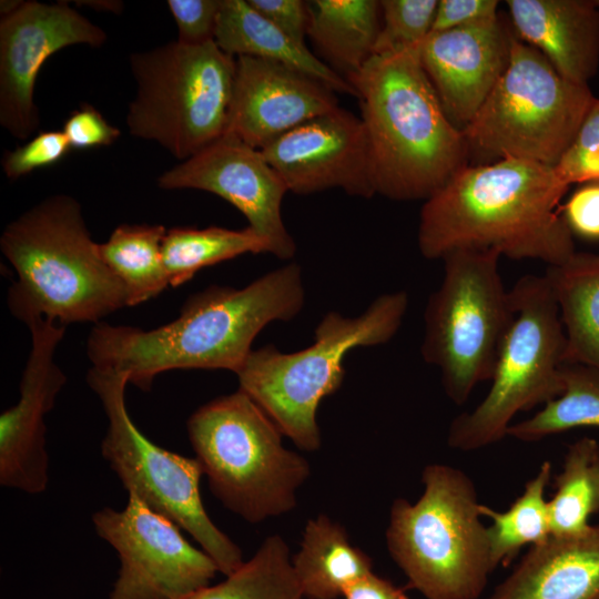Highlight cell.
I'll use <instances>...</instances> for the list:
<instances>
[{
	"mask_svg": "<svg viewBox=\"0 0 599 599\" xmlns=\"http://www.w3.org/2000/svg\"><path fill=\"white\" fill-rule=\"evenodd\" d=\"M303 305L302 271L291 263L242 288L213 285L197 292L174 321L153 329L94 324L87 354L92 366L123 372L143 390L171 369L236 374L258 333L271 322L294 318Z\"/></svg>",
	"mask_w": 599,
	"mask_h": 599,
	"instance_id": "6da1fadb",
	"label": "cell"
},
{
	"mask_svg": "<svg viewBox=\"0 0 599 599\" xmlns=\"http://www.w3.org/2000/svg\"><path fill=\"white\" fill-rule=\"evenodd\" d=\"M568 189L554 167L535 162L469 164L424 202L419 251L441 260L460 248L495 250L559 265L576 252L561 211Z\"/></svg>",
	"mask_w": 599,
	"mask_h": 599,
	"instance_id": "7a4b0ae2",
	"label": "cell"
},
{
	"mask_svg": "<svg viewBox=\"0 0 599 599\" xmlns=\"http://www.w3.org/2000/svg\"><path fill=\"white\" fill-rule=\"evenodd\" d=\"M419 48L375 54L347 81L359 100L375 193L426 201L470 164L461 130L447 118Z\"/></svg>",
	"mask_w": 599,
	"mask_h": 599,
	"instance_id": "3957f363",
	"label": "cell"
},
{
	"mask_svg": "<svg viewBox=\"0 0 599 599\" xmlns=\"http://www.w3.org/2000/svg\"><path fill=\"white\" fill-rule=\"evenodd\" d=\"M0 248L17 273L8 307L26 325L40 317L62 326L98 324L129 306L124 286L104 263L80 203L70 195L49 196L11 221Z\"/></svg>",
	"mask_w": 599,
	"mask_h": 599,
	"instance_id": "277c9868",
	"label": "cell"
},
{
	"mask_svg": "<svg viewBox=\"0 0 599 599\" xmlns=\"http://www.w3.org/2000/svg\"><path fill=\"white\" fill-rule=\"evenodd\" d=\"M422 480L416 502L397 498L392 505L388 551L426 599H477L496 568L475 485L444 464L426 466Z\"/></svg>",
	"mask_w": 599,
	"mask_h": 599,
	"instance_id": "5b68a950",
	"label": "cell"
},
{
	"mask_svg": "<svg viewBox=\"0 0 599 599\" xmlns=\"http://www.w3.org/2000/svg\"><path fill=\"white\" fill-rule=\"evenodd\" d=\"M408 301L407 293L399 291L378 296L356 317L329 312L318 323L313 344L302 351L283 353L274 345L252 351L236 373L238 389L297 447L317 450V408L341 387L346 354L355 347L392 339L402 325Z\"/></svg>",
	"mask_w": 599,
	"mask_h": 599,
	"instance_id": "8992f818",
	"label": "cell"
},
{
	"mask_svg": "<svg viewBox=\"0 0 599 599\" xmlns=\"http://www.w3.org/2000/svg\"><path fill=\"white\" fill-rule=\"evenodd\" d=\"M186 427L212 493L232 512L257 524L296 506L308 461L284 447L278 427L244 392L199 407Z\"/></svg>",
	"mask_w": 599,
	"mask_h": 599,
	"instance_id": "52a82bcc",
	"label": "cell"
},
{
	"mask_svg": "<svg viewBox=\"0 0 599 599\" xmlns=\"http://www.w3.org/2000/svg\"><path fill=\"white\" fill-rule=\"evenodd\" d=\"M235 57L215 41H175L134 52L130 70L135 95L125 124L131 135L153 141L181 162L225 134Z\"/></svg>",
	"mask_w": 599,
	"mask_h": 599,
	"instance_id": "ba28073f",
	"label": "cell"
},
{
	"mask_svg": "<svg viewBox=\"0 0 599 599\" xmlns=\"http://www.w3.org/2000/svg\"><path fill=\"white\" fill-rule=\"evenodd\" d=\"M595 99L516 35L508 68L463 130L470 164L524 160L555 167Z\"/></svg>",
	"mask_w": 599,
	"mask_h": 599,
	"instance_id": "9c48e42d",
	"label": "cell"
},
{
	"mask_svg": "<svg viewBox=\"0 0 599 599\" xmlns=\"http://www.w3.org/2000/svg\"><path fill=\"white\" fill-rule=\"evenodd\" d=\"M500 257L495 250L447 253L441 283L426 305L422 356L439 369L443 388L456 405L466 403L478 384L490 382L515 318Z\"/></svg>",
	"mask_w": 599,
	"mask_h": 599,
	"instance_id": "30bf717a",
	"label": "cell"
},
{
	"mask_svg": "<svg viewBox=\"0 0 599 599\" xmlns=\"http://www.w3.org/2000/svg\"><path fill=\"white\" fill-rule=\"evenodd\" d=\"M515 318L502 342L490 388L448 429V445L474 451L507 436L514 417L544 406L564 390L566 338L559 309L544 275H526L510 290Z\"/></svg>",
	"mask_w": 599,
	"mask_h": 599,
	"instance_id": "8fae6325",
	"label": "cell"
},
{
	"mask_svg": "<svg viewBox=\"0 0 599 599\" xmlns=\"http://www.w3.org/2000/svg\"><path fill=\"white\" fill-rule=\"evenodd\" d=\"M89 387L108 418L101 454L128 494L187 531L225 577L244 562L240 547L209 517L200 491L203 470L196 458L162 448L145 437L125 405L129 376L92 366Z\"/></svg>",
	"mask_w": 599,
	"mask_h": 599,
	"instance_id": "7c38bea8",
	"label": "cell"
},
{
	"mask_svg": "<svg viewBox=\"0 0 599 599\" xmlns=\"http://www.w3.org/2000/svg\"><path fill=\"white\" fill-rule=\"evenodd\" d=\"M92 524L119 557L109 599H189L220 572L176 524L133 494L121 510L104 507L95 511Z\"/></svg>",
	"mask_w": 599,
	"mask_h": 599,
	"instance_id": "4fadbf2b",
	"label": "cell"
},
{
	"mask_svg": "<svg viewBox=\"0 0 599 599\" xmlns=\"http://www.w3.org/2000/svg\"><path fill=\"white\" fill-rule=\"evenodd\" d=\"M106 33L67 2L22 1L0 20V124L27 140L40 125L34 87L44 62L75 44L100 48Z\"/></svg>",
	"mask_w": 599,
	"mask_h": 599,
	"instance_id": "5bb4252c",
	"label": "cell"
},
{
	"mask_svg": "<svg viewBox=\"0 0 599 599\" xmlns=\"http://www.w3.org/2000/svg\"><path fill=\"white\" fill-rule=\"evenodd\" d=\"M163 190L192 189L213 193L235 206L267 244L268 253L291 258L296 245L282 217L288 189L262 154L224 134L211 145L158 177Z\"/></svg>",
	"mask_w": 599,
	"mask_h": 599,
	"instance_id": "9a60e30c",
	"label": "cell"
},
{
	"mask_svg": "<svg viewBox=\"0 0 599 599\" xmlns=\"http://www.w3.org/2000/svg\"><path fill=\"white\" fill-rule=\"evenodd\" d=\"M261 152L288 192L306 195L337 187L364 199L376 194L364 122L339 106L297 125Z\"/></svg>",
	"mask_w": 599,
	"mask_h": 599,
	"instance_id": "2e32d148",
	"label": "cell"
},
{
	"mask_svg": "<svg viewBox=\"0 0 599 599\" xmlns=\"http://www.w3.org/2000/svg\"><path fill=\"white\" fill-rule=\"evenodd\" d=\"M27 326L31 348L20 380L19 400L0 415V485L38 495L49 484L44 417L67 383L54 362L65 326L42 317Z\"/></svg>",
	"mask_w": 599,
	"mask_h": 599,
	"instance_id": "e0dca14e",
	"label": "cell"
},
{
	"mask_svg": "<svg viewBox=\"0 0 599 599\" xmlns=\"http://www.w3.org/2000/svg\"><path fill=\"white\" fill-rule=\"evenodd\" d=\"M516 38L502 14L430 32L419 59L449 121L464 130L486 101L510 62Z\"/></svg>",
	"mask_w": 599,
	"mask_h": 599,
	"instance_id": "ac0fdd59",
	"label": "cell"
},
{
	"mask_svg": "<svg viewBox=\"0 0 599 599\" xmlns=\"http://www.w3.org/2000/svg\"><path fill=\"white\" fill-rule=\"evenodd\" d=\"M225 134L262 150L306 122L338 108L336 92L322 81L261 58H235Z\"/></svg>",
	"mask_w": 599,
	"mask_h": 599,
	"instance_id": "d6986e66",
	"label": "cell"
},
{
	"mask_svg": "<svg viewBox=\"0 0 599 599\" xmlns=\"http://www.w3.org/2000/svg\"><path fill=\"white\" fill-rule=\"evenodd\" d=\"M517 38L565 79L588 85L599 64V7L589 0H507Z\"/></svg>",
	"mask_w": 599,
	"mask_h": 599,
	"instance_id": "ffe728a7",
	"label": "cell"
},
{
	"mask_svg": "<svg viewBox=\"0 0 599 599\" xmlns=\"http://www.w3.org/2000/svg\"><path fill=\"white\" fill-rule=\"evenodd\" d=\"M489 599H599V526L530 547Z\"/></svg>",
	"mask_w": 599,
	"mask_h": 599,
	"instance_id": "44dd1931",
	"label": "cell"
},
{
	"mask_svg": "<svg viewBox=\"0 0 599 599\" xmlns=\"http://www.w3.org/2000/svg\"><path fill=\"white\" fill-rule=\"evenodd\" d=\"M214 41L233 57L275 61L304 72L334 90L356 97L347 80L327 63L272 24L247 0H222Z\"/></svg>",
	"mask_w": 599,
	"mask_h": 599,
	"instance_id": "7402d4cb",
	"label": "cell"
},
{
	"mask_svg": "<svg viewBox=\"0 0 599 599\" xmlns=\"http://www.w3.org/2000/svg\"><path fill=\"white\" fill-rule=\"evenodd\" d=\"M546 277L562 323L565 364L599 370V254L575 252Z\"/></svg>",
	"mask_w": 599,
	"mask_h": 599,
	"instance_id": "603a6c76",
	"label": "cell"
},
{
	"mask_svg": "<svg viewBox=\"0 0 599 599\" xmlns=\"http://www.w3.org/2000/svg\"><path fill=\"white\" fill-rule=\"evenodd\" d=\"M311 23L307 37L327 65L348 80L375 53L382 27L380 1H308Z\"/></svg>",
	"mask_w": 599,
	"mask_h": 599,
	"instance_id": "cb8c5ba5",
	"label": "cell"
},
{
	"mask_svg": "<svg viewBox=\"0 0 599 599\" xmlns=\"http://www.w3.org/2000/svg\"><path fill=\"white\" fill-rule=\"evenodd\" d=\"M304 598L336 599L372 572L370 558L354 547L345 529L325 515L309 519L301 550L292 559Z\"/></svg>",
	"mask_w": 599,
	"mask_h": 599,
	"instance_id": "d4e9b609",
	"label": "cell"
},
{
	"mask_svg": "<svg viewBox=\"0 0 599 599\" xmlns=\"http://www.w3.org/2000/svg\"><path fill=\"white\" fill-rule=\"evenodd\" d=\"M166 231L161 224H121L99 243L104 263L126 291L130 307L170 286L162 257Z\"/></svg>",
	"mask_w": 599,
	"mask_h": 599,
	"instance_id": "484cf974",
	"label": "cell"
},
{
	"mask_svg": "<svg viewBox=\"0 0 599 599\" xmlns=\"http://www.w3.org/2000/svg\"><path fill=\"white\" fill-rule=\"evenodd\" d=\"M252 253H268L267 244L250 226L196 229L176 226L166 231L162 257L170 286L185 284L202 268Z\"/></svg>",
	"mask_w": 599,
	"mask_h": 599,
	"instance_id": "4316f807",
	"label": "cell"
},
{
	"mask_svg": "<svg viewBox=\"0 0 599 599\" xmlns=\"http://www.w3.org/2000/svg\"><path fill=\"white\" fill-rule=\"evenodd\" d=\"M552 536H573L588 530L599 511V443L582 437L566 450L555 494L548 500Z\"/></svg>",
	"mask_w": 599,
	"mask_h": 599,
	"instance_id": "83f0119b",
	"label": "cell"
},
{
	"mask_svg": "<svg viewBox=\"0 0 599 599\" xmlns=\"http://www.w3.org/2000/svg\"><path fill=\"white\" fill-rule=\"evenodd\" d=\"M551 471V463L544 461L527 481L521 495L505 511L481 504V516L491 521L487 531L495 568L509 564L522 547L536 546L551 536L548 500L545 497Z\"/></svg>",
	"mask_w": 599,
	"mask_h": 599,
	"instance_id": "f1b7e54d",
	"label": "cell"
},
{
	"mask_svg": "<svg viewBox=\"0 0 599 599\" xmlns=\"http://www.w3.org/2000/svg\"><path fill=\"white\" fill-rule=\"evenodd\" d=\"M562 378V393L534 416L512 424L507 436L532 443L573 428H599V370L565 364Z\"/></svg>",
	"mask_w": 599,
	"mask_h": 599,
	"instance_id": "f546056e",
	"label": "cell"
},
{
	"mask_svg": "<svg viewBox=\"0 0 599 599\" xmlns=\"http://www.w3.org/2000/svg\"><path fill=\"white\" fill-rule=\"evenodd\" d=\"M189 599H304V596L288 547L281 536L274 535L225 580L201 589Z\"/></svg>",
	"mask_w": 599,
	"mask_h": 599,
	"instance_id": "4dcf8cb0",
	"label": "cell"
},
{
	"mask_svg": "<svg viewBox=\"0 0 599 599\" xmlns=\"http://www.w3.org/2000/svg\"><path fill=\"white\" fill-rule=\"evenodd\" d=\"M437 0H382L375 54L418 48L432 32Z\"/></svg>",
	"mask_w": 599,
	"mask_h": 599,
	"instance_id": "1f68e13d",
	"label": "cell"
},
{
	"mask_svg": "<svg viewBox=\"0 0 599 599\" xmlns=\"http://www.w3.org/2000/svg\"><path fill=\"white\" fill-rule=\"evenodd\" d=\"M554 169L568 186L599 183V99L590 105L571 144Z\"/></svg>",
	"mask_w": 599,
	"mask_h": 599,
	"instance_id": "d6a6232c",
	"label": "cell"
},
{
	"mask_svg": "<svg viewBox=\"0 0 599 599\" xmlns=\"http://www.w3.org/2000/svg\"><path fill=\"white\" fill-rule=\"evenodd\" d=\"M71 150L62 130L42 131L16 150L7 152L1 164L6 176L16 180L59 163Z\"/></svg>",
	"mask_w": 599,
	"mask_h": 599,
	"instance_id": "836d02e7",
	"label": "cell"
},
{
	"mask_svg": "<svg viewBox=\"0 0 599 599\" xmlns=\"http://www.w3.org/2000/svg\"><path fill=\"white\" fill-rule=\"evenodd\" d=\"M222 0H167L177 41L200 45L214 41Z\"/></svg>",
	"mask_w": 599,
	"mask_h": 599,
	"instance_id": "e575fe53",
	"label": "cell"
},
{
	"mask_svg": "<svg viewBox=\"0 0 599 599\" xmlns=\"http://www.w3.org/2000/svg\"><path fill=\"white\" fill-rule=\"evenodd\" d=\"M62 132L72 150L109 146L121 136L119 128L109 123L93 105L88 103L81 104L68 115Z\"/></svg>",
	"mask_w": 599,
	"mask_h": 599,
	"instance_id": "d590c367",
	"label": "cell"
},
{
	"mask_svg": "<svg viewBox=\"0 0 599 599\" xmlns=\"http://www.w3.org/2000/svg\"><path fill=\"white\" fill-rule=\"evenodd\" d=\"M253 9L294 41L305 44L311 23L308 1L247 0Z\"/></svg>",
	"mask_w": 599,
	"mask_h": 599,
	"instance_id": "8d00e7d4",
	"label": "cell"
},
{
	"mask_svg": "<svg viewBox=\"0 0 599 599\" xmlns=\"http://www.w3.org/2000/svg\"><path fill=\"white\" fill-rule=\"evenodd\" d=\"M496 0H439L432 32L476 24L498 17Z\"/></svg>",
	"mask_w": 599,
	"mask_h": 599,
	"instance_id": "74e56055",
	"label": "cell"
},
{
	"mask_svg": "<svg viewBox=\"0 0 599 599\" xmlns=\"http://www.w3.org/2000/svg\"><path fill=\"white\" fill-rule=\"evenodd\" d=\"M561 211L572 234L599 240V183H589L577 190Z\"/></svg>",
	"mask_w": 599,
	"mask_h": 599,
	"instance_id": "f35d334b",
	"label": "cell"
},
{
	"mask_svg": "<svg viewBox=\"0 0 599 599\" xmlns=\"http://www.w3.org/2000/svg\"><path fill=\"white\" fill-rule=\"evenodd\" d=\"M344 599H408L404 589L373 571L348 586Z\"/></svg>",
	"mask_w": 599,
	"mask_h": 599,
	"instance_id": "ab89813d",
	"label": "cell"
},
{
	"mask_svg": "<svg viewBox=\"0 0 599 599\" xmlns=\"http://www.w3.org/2000/svg\"><path fill=\"white\" fill-rule=\"evenodd\" d=\"M85 6L103 10V11H111L119 13L121 12V9L123 7L122 2L120 1H83Z\"/></svg>",
	"mask_w": 599,
	"mask_h": 599,
	"instance_id": "60d3db41",
	"label": "cell"
},
{
	"mask_svg": "<svg viewBox=\"0 0 599 599\" xmlns=\"http://www.w3.org/2000/svg\"><path fill=\"white\" fill-rule=\"evenodd\" d=\"M595 2H596V4L599 7V0H598V1H595Z\"/></svg>",
	"mask_w": 599,
	"mask_h": 599,
	"instance_id": "b9f144b4",
	"label": "cell"
}]
</instances>
